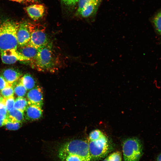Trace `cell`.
<instances>
[{
  "label": "cell",
  "instance_id": "cell-1",
  "mask_svg": "<svg viewBox=\"0 0 161 161\" xmlns=\"http://www.w3.org/2000/svg\"><path fill=\"white\" fill-rule=\"evenodd\" d=\"M58 156L61 161H92L87 141L75 139L63 143Z\"/></svg>",
  "mask_w": 161,
  "mask_h": 161
},
{
  "label": "cell",
  "instance_id": "cell-2",
  "mask_svg": "<svg viewBox=\"0 0 161 161\" xmlns=\"http://www.w3.org/2000/svg\"><path fill=\"white\" fill-rule=\"evenodd\" d=\"M87 142L92 160H98L104 158L110 151L109 139L99 129L93 130L90 133Z\"/></svg>",
  "mask_w": 161,
  "mask_h": 161
},
{
  "label": "cell",
  "instance_id": "cell-3",
  "mask_svg": "<svg viewBox=\"0 0 161 161\" xmlns=\"http://www.w3.org/2000/svg\"><path fill=\"white\" fill-rule=\"evenodd\" d=\"M59 62L52 44L49 43L38 49L35 58L31 65L38 71H51L57 67Z\"/></svg>",
  "mask_w": 161,
  "mask_h": 161
},
{
  "label": "cell",
  "instance_id": "cell-4",
  "mask_svg": "<svg viewBox=\"0 0 161 161\" xmlns=\"http://www.w3.org/2000/svg\"><path fill=\"white\" fill-rule=\"evenodd\" d=\"M19 24L6 20L0 25V52L9 49H17L16 32Z\"/></svg>",
  "mask_w": 161,
  "mask_h": 161
},
{
  "label": "cell",
  "instance_id": "cell-5",
  "mask_svg": "<svg viewBox=\"0 0 161 161\" xmlns=\"http://www.w3.org/2000/svg\"><path fill=\"white\" fill-rule=\"evenodd\" d=\"M124 161H139L143 154V145L140 140L136 137L127 138L122 144Z\"/></svg>",
  "mask_w": 161,
  "mask_h": 161
},
{
  "label": "cell",
  "instance_id": "cell-6",
  "mask_svg": "<svg viewBox=\"0 0 161 161\" xmlns=\"http://www.w3.org/2000/svg\"><path fill=\"white\" fill-rule=\"evenodd\" d=\"M30 38L28 44L38 49L49 43L45 27L40 24L28 22Z\"/></svg>",
  "mask_w": 161,
  "mask_h": 161
},
{
  "label": "cell",
  "instance_id": "cell-7",
  "mask_svg": "<svg viewBox=\"0 0 161 161\" xmlns=\"http://www.w3.org/2000/svg\"><path fill=\"white\" fill-rule=\"evenodd\" d=\"M16 36L18 46H23L29 43L30 38V34L28 22L25 21L19 24Z\"/></svg>",
  "mask_w": 161,
  "mask_h": 161
},
{
  "label": "cell",
  "instance_id": "cell-8",
  "mask_svg": "<svg viewBox=\"0 0 161 161\" xmlns=\"http://www.w3.org/2000/svg\"><path fill=\"white\" fill-rule=\"evenodd\" d=\"M26 99L29 104L36 105L42 107L43 104V92L41 88L36 86L29 90L26 94Z\"/></svg>",
  "mask_w": 161,
  "mask_h": 161
},
{
  "label": "cell",
  "instance_id": "cell-9",
  "mask_svg": "<svg viewBox=\"0 0 161 161\" xmlns=\"http://www.w3.org/2000/svg\"><path fill=\"white\" fill-rule=\"evenodd\" d=\"M2 62L5 64H12L19 61H26L25 58L17 49H13L4 50L1 52Z\"/></svg>",
  "mask_w": 161,
  "mask_h": 161
},
{
  "label": "cell",
  "instance_id": "cell-10",
  "mask_svg": "<svg viewBox=\"0 0 161 161\" xmlns=\"http://www.w3.org/2000/svg\"><path fill=\"white\" fill-rule=\"evenodd\" d=\"M19 53L25 58L26 62L31 64L36 56L38 49L29 44L22 46H18L17 49Z\"/></svg>",
  "mask_w": 161,
  "mask_h": 161
},
{
  "label": "cell",
  "instance_id": "cell-11",
  "mask_svg": "<svg viewBox=\"0 0 161 161\" xmlns=\"http://www.w3.org/2000/svg\"><path fill=\"white\" fill-rule=\"evenodd\" d=\"M29 16L32 19L37 21L42 18L44 15L45 8L41 4H33L24 8Z\"/></svg>",
  "mask_w": 161,
  "mask_h": 161
},
{
  "label": "cell",
  "instance_id": "cell-12",
  "mask_svg": "<svg viewBox=\"0 0 161 161\" xmlns=\"http://www.w3.org/2000/svg\"><path fill=\"white\" fill-rule=\"evenodd\" d=\"M25 119L31 121L40 119L42 116V107L32 104H29L24 111Z\"/></svg>",
  "mask_w": 161,
  "mask_h": 161
},
{
  "label": "cell",
  "instance_id": "cell-13",
  "mask_svg": "<svg viewBox=\"0 0 161 161\" xmlns=\"http://www.w3.org/2000/svg\"><path fill=\"white\" fill-rule=\"evenodd\" d=\"M100 2V0H96L88 4L79 12L76 13V15L84 18L94 16L97 10Z\"/></svg>",
  "mask_w": 161,
  "mask_h": 161
},
{
  "label": "cell",
  "instance_id": "cell-14",
  "mask_svg": "<svg viewBox=\"0 0 161 161\" xmlns=\"http://www.w3.org/2000/svg\"><path fill=\"white\" fill-rule=\"evenodd\" d=\"M1 75L9 84L12 85L21 77L22 73L17 69L8 68L3 70Z\"/></svg>",
  "mask_w": 161,
  "mask_h": 161
},
{
  "label": "cell",
  "instance_id": "cell-15",
  "mask_svg": "<svg viewBox=\"0 0 161 161\" xmlns=\"http://www.w3.org/2000/svg\"><path fill=\"white\" fill-rule=\"evenodd\" d=\"M7 119L11 121L22 123L25 120L24 112L14 108L8 112Z\"/></svg>",
  "mask_w": 161,
  "mask_h": 161
},
{
  "label": "cell",
  "instance_id": "cell-16",
  "mask_svg": "<svg viewBox=\"0 0 161 161\" xmlns=\"http://www.w3.org/2000/svg\"><path fill=\"white\" fill-rule=\"evenodd\" d=\"M20 80L27 91L31 90L36 86L35 80L29 74H25L20 78Z\"/></svg>",
  "mask_w": 161,
  "mask_h": 161
},
{
  "label": "cell",
  "instance_id": "cell-17",
  "mask_svg": "<svg viewBox=\"0 0 161 161\" xmlns=\"http://www.w3.org/2000/svg\"><path fill=\"white\" fill-rule=\"evenodd\" d=\"M14 94L18 97H24L27 94V90L21 82L20 79L12 84Z\"/></svg>",
  "mask_w": 161,
  "mask_h": 161
},
{
  "label": "cell",
  "instance_id": "cell-18",
  "mask_svg": "<svg viewBox=\"0 0 161 161\" xmlns=\"http://www.w3.org/2000/svg\"><path fill=\"white\" fill-rule=\"evenodd\" d=\"M27 99L24 97H18L15 100V109L24 112L29 105Z\"/></svg>",
  "mask_w": 161,
  "mask_h": 161
},
{
  "label": "cell",
  "instance_id": "cell-19",
  "mask_svg": "<svg viewBox=\"0 0 161 161\" xmlns=\"http://www.w3.org/2000/svg\"><path fill=\"white\" fill-rule=\"evenodd\" d=\"M103 161H122L121 154L119 151L113 152L109 154Z\"/></svg>",
  "mask_w": 161,
  "mask_h": 161
},
{
  "label": "cell",
  "instance_id": "cell-20",
  "mask_svg": "<svg viewBox=\"0 0 161 161\" xmlns=\"http://www.w3.org/2000/svg\"><path fill=\"white\" fill-rule=\"evenodd\" d=\"M0 93L1 96L4 98L13 96L14 92L12 85H10L6 86L0 91Z\"/></svg>",
  "mask_w": 161,
  "mask_h": 161
},
{
  "label": "cell",
  "instance_id": "cell-21",
  "mask_svg": "<svg viewBox=\"0 0 161 161\" xmlns=\"http://www.w3.org/2000/svg\"><path fill=\"white\" fill-rule=\"evenodd\" d=\"M153 22L157 32L161 35V10L155 16Z\"/></svg>",
  "mask_w": 161,
  "mask_h": 161
},
{
  "label": "cell",
  "instance_id": "cell-22",
  "mask_svg": "<svg viewBox=\"0 0 161 161\" xmlns=\"http://www.w3.org/2000/svg\"><path fill=\"white\" fill-rule=\"evenodd\" d=\"M3 101L8 112L14 108L15 99L13 96L6 98H3Z\"/></svg>",
  "mask_w": 161,
  "mask_h": 161
},
{
  "label": "cell",
  "instance_id": "cell-23",
  "mask_svg": "<svg viewBox=\"0 0 161 161\" xmlns=\"http://www.w3.org/2000/svg\"><path fill=\"white\" fill-rule=\"evenodd\" d=\"M7 117L8 112L4 103L3 98L2 100L0 102V120L8 119Z\"/></svg>",
  "mask_w": 161,
  "mask_h": 161
},
{
  "label": "cell",
  "instance_id": "cell-24",
  "mask_svg": "<svg viewBox=\"0 0 161 161\" xmlns=\"http://www.w3.org/2000/svg\"><path fill=\"white\" fill-rule=\"evenodd\" d=\"M21 123L13 122L8 120L5 125L6 128L9 130H15L18 129L21 126Z\"/></svg>",
  "mask_w": 161,
  "mask_h": 161
},
{
  "label": "cell",
  "instance_id": "cell-25",
  "mask_svg": "<svg viewBox=\"0 0 161 161\" xmlns=\"http://www.w3.org/2000/svg\"><path fill=\"white\" fill-rule=\"evenodd\" d=\"M96 0H79L78 2V8L76 13L79 12L86 6Z\"/></svg>",
  "mask_w": 161,
  "mask_h": 161
},
{
  "label": "cell",
  "instance_id": "cell-26",
  "mask_svg": "<svg viewBox=\"0 0 161 161\" xmlns=\"http://www.w3.org/2000/svg\"><path fill=\"white\" fill-rule=\"evenodd\" d=\"M62 3L65 6L69 7L75 6L78 3L79 0H61Z\"/></svg>",
  "mask_w": 161,
  "mask_h": 161
},
{
  "label": "cell",
  "instance_id": "cell-27",
  "mask_svg": "<svg viewBox=\"0 0 161 161\" xmlns=\"http://www.w3.org/2000/svg\"><path fill=\"white\" fill-rule=\"evenodd\" d=\"M10 85L6 81L4 78L0 75V91H1L6 86Z\"/></svg>",
  "mask_w": 161,
  "mask_h": 161
},
{
  "label": "cell",
  "instance_id": "cell-28",
  "mask_svg": "<svg viewBox=\"0 0 161 161\" xmlns=\"http://www.w3.org/2000/svg\"><path fill=\"white\" fill-rule=\"evenodd\" d=\"M8 120V119L2 120H0V127L5 126Z\"/></svg>",
  "mask_w": 161,
  "mask_h": 161
},
{
  "label": "cell",
  "instance_id": "cell-29",
  "mask_svg": "<svg viewBox=\"0 0 161 161\" xmlns=\"http://www.w3.org/2000/svg\"><path fill=\"white\" fill-rule=\"evenodd\" d=\"M22 3H33L36 1V0H21Z\"/></svg>",
  "mask_w": 161,
  "mask_h": 161
},
{
  "label": "cell",
  "instance_id": "cell-30",
  "mask_svg": "<svg viewBox=\"0 0 161 161\" xmlns=\"http://www.w3.org/2000/svg\"><path fill=\"white\" fill-rule=\"evenodd\" d=\"M156 161H161V154L158 156Z\"/></svg>",
  "mask_w": 161,
  "mask_h": 161
},
{
  "label": "cell",
  "instance_id": "cell-31",
  "mask_svg": "<svg viewBox=\"0 0 161 161\" xmlns=\"http://www.w3.org/2000/svg\"><path fill=\"white\" fill-rule=\"evenodd\" d=\"M12 1H16L19 3H22L21 0H9Z\"/></svg>",
  "mask_w": 161,
  "mask_h": 161
},
{
  "label": "cell",
  "instance_id": "cell-32",
  "mask_svg": "<svg viewBox=\"0 0 161 161\" xmlns=\"http://www.w3.org/2000/svg\"><path fill=\"white\" fill-rule=\"evenodd\" d=\"M3 97L1 96L0 93V102L3 99Z\"/></svg>",
  "mask_w": 161,
  "mask_h": 161
}]
</instances>
